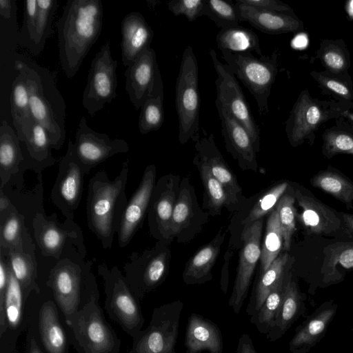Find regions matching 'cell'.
I'll return each instance as SVG.
<instances>
[{
	"instance_id": "52a82bcc",
	"label": "cell",
	"mask_w": 353,
	"mask_h": 353,
	"mask_svg": "<svg viewBox=\"0 0 353 353\" xmlns=\"http://www.w3.org/2000/svg\"><path fill=\"white\" fill-rule=\"evenodd\" d=\"M221 52L225 64L255 99L260 116H265L269 111L268 98L277 73L278 50L270 56L259 57L252 52Z\"/></svg>"
},
{
	"instance_id": "d6986e66",
	"label": "cell",
	"mask_w": 353,
	"mask_h": 353,
	"mask_svg": "<svg viewBox=\"0 0 353 353\" xmlns=\"http://www.w3.org/2000/svg\"><path fill=\"white\" fill-rule=\"evenodd\" d=\"M57 0H26L18 44L38 57L52 33V22L58 9Z\"/></svg>"
},
{
	"instance_id": "d590c367",
	"label": "cell",
	"mask_w": 353,
	"mask_h": 353,
	"mask_svg": "<svg viewBox=\"0 0 353 353\" xmlns=\"http://www.w3.org/2000/svg\"><path fill=\"white\" fill-rule=\"evenodd\" d=\"M290 259L287 252L279 254L269 268L260 274L246 308L248 316L260 309L270 291L289 272Z\"/></svg>"
},
{
	"instance_id": "b9f144b4",
	"label": "cell",
	"mask_w": 353,
	"mask_h": 353,
	"mask_svg": "<svg viewBox=\"0 0 353 353\" xmlns=\"http://www.w3.org/2000/svg\"><path fill=\"white\" fill-rule=\"evenodd\" d=\"M289 273L290 272L270 291L260 309L250 316V323L261 334H268L274 325L276 316L283 299Z\"/></svg>"
},
{
	"instance_id": "f6af8a7d",
	"label": "cell",
	"mask_w": 353,
	"mask_h": 353,
	"mask_svg": "<svg viewBox=\"0 0 353 353\" xmlns=\"http://www.w3.org/2000/svg\"><path fill=\"white\" fill-rule=\"evenodd\" d=\"M208 17L221 29L239 26L236 5L231 1L204 0L203 16Z\"/></svg>"
},
{
	"instance_id": "94428289",
	"label": "cell",
	"mask_w": 353,
	"mask_h": 353,
	"mask_svg": "<svg viewBox=\"0 0 353 353\" xmlns=\"http://www.w3.org/2000/svg\"><path fill=\"white\" fill-rule=\"evenodd\" d=\"M308 43L307 37L303 34L297 35L292 41V45L296 48H303Z\"/></svg>"
},
{
	"instance_id": "4316f807",
	"label": "cell",
	"mask_w": 353,
	"mask_h": 353,
	"mask_svg": "<svg viewBox=\"0 0 353 353\" xmlns=\"http://www.w3.org/2000/svg\"><path fill=\"white\" fill-rule=\"evenodd\" d=\"M23 144L24 162L21 173L14 179H18L21 185H23L22 176L26 170H32L38 175L57 162L52 153V148L48 134L39 123H34L30 136Z\"/></svg>"
},
{
	"instance_id": "816d5d0a",
	"label": "cell",
	"mask_w": 353,
	"mask_h": 353,
	"mask_svg": "<svg viewBox=\"0 0 353 353\" xmlns=\"http://www.w3.org/2000/svg\"><path fill=\"white\" fill-rule=\"evenodd\" d=\"M10 263L8 250L0 248V336L6 331L8 325L5 310V295L9 280Z\"/></svg>"
},
{
	"instance_id": "30bf717a",
	"label": "cell",
	"mask_w": 353,
	"mask_h": 353,
	"mask_svg": "<svg viewBox=\"0 0 353 353\" xmlns=\"http://www.w3.org/2000/svg\"><path fill=\"white\" fill-rule=\"evenodd\" d=\"M184 303L176 300L154 309L148 326L134 339V353H176Z\"/></svg>"
},
{
	"instance_id": "74e56055",
	"label": "cell",
	"mask_w": 353,
	"mask_h": 353,
	"mask_svg": "<svg viewBox=\"0 0 353 353\" xmlns=\"http://www.w3.org/2000/svg\"><path fill=\"white\" fill-rule=\"evenodd\" d=\"M193 164L197 168L204 188L203 208L210 215L218 216L225 207L232 211L236 208L232 203L225 188L212 175L208 168L196 156Z\"/></svg>"
},
{
	"instance_id": "ab89813d",
	"label": "cell",
	"mask_w": 353,
	"mask_h": 353,
	"mask_svg": "<svg viewBox=\"0 0 353 353\" xmlns=\"http://www.w3.org/2000/svg\"><path fill=\"white\" fill-rule=\"evenodd\" d=\"M7 250L10 269L21 285L24 299L33 291L39 293L35 252Z\"/></svg>"
},
{
	"instance_id": "c3c4849f",
	"label": "cell",
	"mask_w": 353,
	"mask_h": 353,
	"mask_svg": "<svg viewBox=\"0 0 353 353\" xmlns=\"http://www.w3.org/2000/svg\"><path fill=\"white\" fill-rule=\"evenodd\" d=\"M295 197L288 192V188L278 201L275 208L279 214L280 225L283 238V249L289 250L290 248L292 236L295 230L296 210L294 206Z\"/></svg>"
},
{
	"instance_id": "7c38bea8",
	"label": "cell",
	"mask_w": 353,
	"mask_h": 353,
	"mask_svg": "<svg viewBox=\"0 0 353 353\" xmlns=\"http://www.w3.org/2000/svg\"><path fill=\"white\" fill-rule=\"evenodd\" d=\"M217 77L215 80L218 104L229 112L249 133L256 152L260 150V129L255 121L243 92L229 67L221 63L214 49L209 51Z\"/></svg>"
},
{
	"instance_id": "8d00e7d4",
	"label": "cell",
	"mask_w": 353,
	"mask_h": 353,
	"mask_svg": "<svg viewBox=\"0 0 353 353\" xmlns=\"http://www.w3.org/2000/svg\"><path fill=\"white\" fill-rule=\"evenodd\" d=\"M39 327L42 343L49 353H65L67 340L55 304L44 303L39 310Z\"/></svg>"
},
{
	"instance_id": "be15d7a7",
	"label": "cell",
	"mask_w": 353,
	"mask_h": 353,
	"mask_svg": "<svg viewBox=\"0 0 353 353\" xmlns=\"http://www.w3.org/2000/svg\"><path fill=\"white\" fill-rule=\"evenodd\" d=\"M29 353H43L34 340L32 339L30 343Z\"/></svg>"
},
{
	"instance_id": "e575fe53",
	"label": "cell",
	"mask_w": 353,
	"mask_h": 353,
	"mask_svg": "<svg viewBox=\"0 0 353 353\" xmlns=\"http://www.w3.org/2000/svg\"><path fill=\"white\" fill-rule=\"evenodd\" d=\"M302 296L296 282L289 273L285 290L281 306L277 312L274 325L266 334V338L274 342L280 339L290 327L301 314Z\"/></svg>"
},
{
	"instance_id": "60d3db41",
	"label": "cell",
	"mask_w": 353,
	"mask_h": 353,
	"mask_svg": "<svg viewBox=\"0 0 353 353\" xmlns=\"http://www.w3.org/2000/svg\"><path fill=\"white\" fill-rule=\"evenodd\" d=\"M216 41L221 51L254 52L259 56L262 55L257 34L253 30L240 25L221 29L216 34Z\"/></svg>"
},
{
	"instance_id": "2e32d148",
	"label": "cell",
	"mask_w": 353,
	"mask_h": 353,
	"mask_svg": "<svg viewBox=\"0 0 353 353\" xmlns=\"http://www.w3.org/2000/svg\"><path fill=\"white\" fill-rule=\"evenodd\" d=\"M72 146L86 175L112 156L129 151V145L125 140L111 139L105 133L94 131L88 125L85 117H82L79 122L75 141Z\"/></svg>"
},
{
	"instance_id": "44dd1931",
	"label": "cell",
	"mask_w": 353,
	"mask_h": 353,
	"mask_svg": "<svg viewBox=\"0 0 353 353\" xmlns=\"http://www.w3.org/2000/svg\"><path fill=\"white\" fill-rule=\"evenodd\" d=\"M221 120L225 148L243 170L257 172L256 152L245 128L225 108L215 104Z\"/></svg>"
},
{
	"instance_id": "e7e4bbea",
	"label": "cell",
	"mask_w": 353,
	"mask_h": 353,
	"mask_svg": "<svg viewBox=\"0 0 353 353\" xmlns=\"http://www.w3.org/2000/svg\"><path fill=\"white\" fill-rule=\"evenodd\" d=\"M348 12L351 17H353V1H351L349 3Z\"/></svg>"
},
{
	"instance_id": "8992f818",
	"label": "cell",
	"mask_w": 353,
	"mask_h": 353,
	"mask_svg": "<svg viewBox=\"0 0 353 353\" xmlns=\"http://www.w3.org/2000/svg\"><path fill=\"white\" fill-rule=\"evenodd\" d=\"M175 103L179 120V141L184 145L200 139L199 68L192 46H188L182 55L175 87Z\"/></svg>"
},
{
	"instance_id": "7dc6e473",
	"label": "cell",
	"mask_w": 353,
	"mask_h": 353,
	"mask_svg": "<svg viewBox=\"0 0 353 353\" xmlns=\"http://www.w3.org/2000/svg\"><path fill=\"white\" fill-rule=\"evenodd\" d=\"M23 299H25L21 285L10 269L5 295V310L8 325L10 328H16L21 321Z\"/></svg>"
},
{
	"instance_id": "7a4b0ae2",
	"label": "cell",
	"mask_w": 353,
	"mask_h": 353,
	"mask_svg": "<svg viewBox=\"0 0 353 353\" xmlns=\"http://www.w3.org/2000/svg\"><path fill=\"white\" fill-rule=\"evenodd\" d=\"M14 65L26 85L34 120L46 130L52 149L60 150L66 137V104L55 78L47 68L28 58L19 57Z\"/></svg>"
},
{
	"instance_id": "bcb514c9",
	"label": "cell",
	"mask_w": 353,
	"mask_h": 353,
	"mask_svg": "<svg viewBox=\"0 0 353 353\" xmlns=\"http://www.w3.org/2000/svg\"><path fill=\"white\" fill-rule=\"evenodd\" d=\"M289 187L288 182H282L271 187L256 201L248 216L241 221L244 226H248L254 221L263 219L275 208L281 197Z\"/></svg>"
},
{
	"instance_id": "6da1fadb",
	"label": "cell",
	"mask_w": 353,
	"mask_h": 353,
	"mask_svg": "<svg viewBox=\"0 0 353 353\" xmlns=\"http://www.w3.org/2000/svg\"><path fill=\"white\" fill-rule=\"evenodd\" d=\"M103 17L101 0H68L65 3L55 26L60 64L68 79L75 76L98 39Z\"/></svg>"
},
{
	"instance_id": "e0dca14e",
	"label": "cell",
	"mask_w": 353,
	"mask_h": 353,
	"mask_svg": "<svg viewBox=\"0 0 353 353\" xmlns=\"http://www.w3.org/2000/svg\"><path fill=\"white\" fill-rule=\"evenodd\" d=\"M263 219L248 226H244L241 233L242 246L236 275L228 305L238 314L247 298L256 263L260 260Z\"/></svg>"
},
{
	"instance_id": "f5cc1de1",
	"label": "cell",
	"mask_w": 353,
	"mask_h": 353,
	"mask_svg": "<svg viewBox=\"0 0 353 353\" xmlns=\"http://www.w3.org/2000/svg\"><path fill=\"white\" fill-rule=\"evenodd\" d=\"M203 4L204 0H172L168 8L174 16L183 14L192 22L203 16Z\"/></svg>"
},
{
	"instance_id": "5b68a950",
	"label": "cell",
	"mask_w": 353,
	"mask_h": 353,
	"mask_svg": "<svg viewBox=\"0 0 353 353\" xmlns=\"http://www.w3.org/2000/svg\"><path fill=\"white\" fill-rule=\"evenodd\" d=\"M73 245L67 248L61 258L50 270L46 285L65 319L77 312L87 296L86 276L91 271L92 262L85 261Z\"/></svg>"
},
{
	"instance_id": "277c9868",
	"label": "cell",
	"mask_w": 353,
	"mask_h": 353,
	"mask_svg": "<svg viewBox=\"0 0 353 353\" xmlns=\"http://www.w3.org/2000/svg\"><path fill=\"white\" fill-rule=\"evenodd\" d=\"M99 299L96 277L90 271L84 303L65 319L79 353H117L119 350L121 341L104 319Z\"/></svg>"
},
{
	"instance_id": "5bb4252c",
	"label": "cell",
	"mask_w": 353,
	"mask_h": 353,
	"mask_svg": "<svg viewBox=\"0 0 353 353\" xmlns=\"http://www.w3.org/2000/svg\"><path fill=\"white\" fill-rule=\"evenodd\" d=\"M69 140L66 153L59 161L58 173L50 198L65 219H74L83 191V167L77 159Z\"/></svg>"
},
{
	"instance_id": "836d02e7",
	"label": "cell",
	"mask_w": 353,
	"mask_h": 353,
	"mask_svg": "<svg viewBox=\"0 0 353 353\" xmlns=\"http://www.w3.org/2000/svg\"><path fill=\"white\" fill-rule=\"evenodd\" d=\"M10 108L16 133L20 142L23 143L30 136L35 121L30 109L28 89L19 73L12 84Z\"/></svg>"
},
{
	"instance_id": "ffe728a7",
	"label": "cell",
	"mask_w": 353,
	"mask_h": 353,
	"mask_svg": "<svg viewBox=\"0 0 353 353\" xmlns=\"http://www.w3.org/2000/svg\"><path fill=\"white\" fill-rule=\"evenodd\" d=\"M156 166L154 164L147 165L138 187L128 201L117 233L121 248L126 247L143 225L156 183Z\"/></svg>"
},
{
	"instance_id": "d6a6232c",
	"label": "cell",
	"mask_w": 353,
	"mask_h": 353,
	"mask_svg": "<svg viewBox=\"0 0 353 353\" xmlns=\"http://www.w3.org/2000/svg\"><path fill=\"white\" fill-rule=\"evenodd\" d=\"M322 114L319 108L306 96L297 100L286 123V132L292 145L298 144L319 123Z\"/></svg>"
},
{
	"instance_id": "91938a15",
	"label": "cell",
	"mask_w": 353,
	"mask_h": 353,
	"mask_svg": "<svg viewBox=\"0 0 353 353\" xmlns=\"http://www.w3.org/2000/svg\"><path fill=\"white\" fill-rule=\"evenodd\" d=\"M13 205L10 199L4 190L0 188V217L7 214Z\"/></svg>"
},
{
	"instance_id": "7bdbcfd3",
	"label": "cell",
	"mask_w": 353,
	"mask_h": 353,
	"mask_svg": "<svg viewBox=\"0 0 353 353\" xmlns=\"http://www.w3.org/2000/svg\"><path fill=\"white\" fill-rule=\"evenodd\" d=\"M283 246V238L279 214L274 208L268 216L265 236L261 242L260 274L265 272L279 255Z\"/></svg>"
},
{
	"instance_id": "4fadbf2b",
	"label": "cell",
	"mask_w": 353,
	"mask_h": 353,
	"mask_svg": "<svg viewBox=\"0 0 353 353\" xmlns=\"http://www.w3.org/2000/svg\"><path fill=\"white\" fill-rule=\"evenodd\" d=\"M118 61L112 57L110 44L102 45L92 59L83 92L82 105L94 117L117 97Z\"/></svg>"
},
{
	"instance_id": "6125c7cd",
	"label": "cell",
	"mask_w": 353,
	"mask_h": 353,
	"mask_svg": "<svg viewBox=\"0 0 353 353\" xmlns=\"http://www.w3.org/2000/svg\"><path fill=\"white\" fill-rule=\"evenodd\" d=\"M342 216L345 228L353 233V215L342 213Z\"/></svg>"
},
{
	"instance_id": "7402d4cb",
	"label": "cell",
	"mask_w": 353,
	"mask_h": 353,
	"mask_svg": "<svg viewBox=\"0 0 353 353\" xmlns=\"http://www.w3.org/2000/svg\"><path fill=\"white\" fill-rule=\"evenodd\" d=\"M202 131L203 136L194 144L196 151L194 156L208 168L212 175L221 183L232 203L236 207L243 197L242 189L216 146L214 134H207L204 129Z\"/></svg>"
},
{
	"instance_id": "4dcf8cb0",
	"label": "cell",
	"mask_w": 353,
	"mask_h": 353,
	"mask_svg": "<svg viewBox=\"0 0 353 353\" xmlns=\"http://www.w3.org/2000/svg\"><path fill=\"white\" fill-rule=\"evenodd\" d=\"M0 248L35 252V243L26 226V217L14 205L7 214L0 217Z\"/></svg>"
},
{
	"instance_id": "ac0fdd59",
	"label": "cell",
	"mask_w": 353,
	"mask_h": 353,
	"mask_svg": "<svg viewBox=\"0 0 353 353\" xmlns=\"http://www.w3.org/2000/svg\"><path fill=\"white\" fill-rule=\"evenodd\" d=\"M209 215L199 205L196 190L189 176L182 177L171 220L172 241L174 239L179 243L192 241L201 232L208 221Z\"/></svg>"
},
{
	"instance_id": "11a10c76",
	"label": "cell",
	"mask_w": 353,
	"mask_h": 353,
	"mask_svg": "<svg viewBox=\"0 0 353 353\" xmlns=\"http://www.w3.org/2000/svg\"><path fill=\"white\" fill-rule=\"evenodd\" d=\"M331 268L340 264L345 269L353 268V244L342 243L336 247L331 256Z\"/></svg>"
},
{
	"instance_id": "cb8c5ba5",
	"label": "cell",
	"mask_w": 353,
	"mask_h": 353,
	"mask_svg": "<svg viewBox=\"0 0 353 353\" xmlns=\"http://www.w3.org/2000/svg\"><path fill=\"white\" fill-rule=\"evenodd\" d=\"M121 61L128 67L145 50L150 47L154 31L144 17L130 12L121 21Z\"/></svg>"
},
{
	"instance_id": "8fae6325",
	"label": "cell",
	"mask_w": 353,
	"mask_h": 353,
	"mask_svg": "<svg viewBox=\"0 0 353 353\" xmlns=\"http://www.w3.org/2000/svg\"><path fill=\"white\" fill-rule=\"evenodd\" d=\"M32 227L34 241L43 256L58 260L67 248L73 245L86 256L83 234L74 219L59 222L56 213L47 216L39 212L34 216Z\"/></svg>"
},
{
	"instance_id": "9c48e42d",
	"label": "cell",
	"mask_w": 353,
	"mask_h": 353,
	"mask_svg": "<svg viewBox=\"0 0 353 353\" xmlns=\"http://www.w3.org/2000/svg\"><path fill=\"white\" fill-rule=\"evenodd\" d=\"M171 251L168 245L157 241L141 252H134L123 267L124 276L134 295L141 300L161 285L169 273Z\"/></svg>"
},
{
	"instance_id": "ba28073f",
	"label": "cell",
	"mask_w": 353,
	"mask_h": 353,
	"mask_svg": "<svg viewBox=\"0 0 353 353\" xmlns=\"http://www.w3.org/2000/svg\"><path fill=\"white\" fill-rule=\"evenodd\" d=\"M97 270L103 281L106 312L112 320L135 339L142 331L144 324L139 300L117 266L109 268L103 262L98 265Z\"/></svg>"
},
{
	"instance_id": "f907efd6",
	"label": "cell",
	"mask_w": 353,
	"mask_h": 353,
	"mask_svg": "<svg viewBox=\"0 0 353 353\" xmlns=\"http://www.w3.org/2000/svg\"><path fill=\"white\" fill-rule=\"evenodd\" d=\"M326 154L344 153L353 154V136L344 132L331 131L324 135Z\"/></svg>"
},
{
	"instance_id": "ee69618b",
	"label": "cell",
	"mask_w": 353,
	"mask_h": 353,
	"mask_svg": "<svg viewBox=\"0 0 353 353\" xmlns=\"http://www.w3.org/2000/svg\"><path fill=\"white\" fill-rule=\"evenodd\" d=\"M314 187L331 194L347 206L352 207L353 201V182L338 172L320 171L311 180Z\"/></svg>"
},
{
	"instance_id": "680465c9",
	"label": "cell",
	"mask_w": 353,
	"mask_h": 353,
	"mask_svg": "<svg viewBox=\"0 0 353 353\" xmlns=\"http://www.w3.org/2000/svg\"><path fill=\"white\" fill-rule=\"evenodd\" d=\"M324 84L331 90L334 92L343 96L349 97L350 94L348 88L343 83L334 80V79H325Z\"/></svg>"
},
{
	"instance_id": "1f68e13d",
	"label": "cell",
	"mask_w": 353,
	"mask_h": 353,
	"mask_svg": "<svg viewBox=\"0 0 353 353\" xmlns=\"http://www.w3.org/2000/svg\"><path fill=\"white\" fill-rule=\"evenodd\" d=\"M235 5L241 22H248L264 33L281 34L295 31L299 28V22L290 15L259 10L237 2Z\"/></svg>"
},
{
	"instance_id": "9f6ffc18",
	"label": "cell",
	"mask_w": 353,
	"mask_h": 353,
	"mask_svg": "<svg viewBox=\"0 0 353 353\" xmlns=\"http://www.w3.org/2000/svg\"><path fill=\"white\" fill-rule=\"evenodd\" d=\"M323 60L325 64L334 70H341L345 66L343 55L336 49H330L325 52Z\"/></svg>"
},
{
	"instance_id": "3957f363",
	"label": "cell",
	"mask_w": 353,
	"mask_h": 353,
	"mask_svg": "<svg viewBox=\"0 0 353 353\" xmlns=\"http://www.w3.org/2000/svg\"><path fill=\"white\" fill-rule=\"evenodd\" d=\"M129 160H125L119 174L111 180L104 170L98 171L88 183L86 199L87 224L104 249L112 248L128 204L125 188Z\"/></svg>"
},
{
	"instance_id": "d4e9b609",
	"label": "cell",
	"mask_w": 353,
	"mask_h": 353,
	"mask_svg": "<svg viewBox=\"0 0 353 353\" xmlns=\"http://www.w3.org/2000/svg\"><path fill=\"white\" fill-rule=\"evenodd\" d=\"M293 192L302 209L300 219L309 233L333 235L341 229V220L329 207L312 195L305 194L298 187Z\"/></svg>"
},
{
	"instance_id": "f546056e",
	"label": "cell",
	"mask_w": 353,
	"mask_h": 353,
	"mask_svg": "<svg viewBox=\"0 0 353 353\" xmlns=\"http://www.w3.org/2000/svg\"><path fill=\"white\" fill-rule=\"evenodd\" d=\"M336 311V305L325 304L318 308L307 321L296 329L289 343L292 353H306L322 337Z\"/></svg>"
},
{
	"instance_id": "83f0119b",
	"label": "cell",
	"mask_w": 353,
	"mask_h": 353,
	"mask_svg": "<svg viewBox=\"0 0 353 353\" xmlns=\"http://www.w3.org/2000/svg\"><path fill=\"white\" fill-rule=\"evenodd\" d=\"M225 234V231L220 230L213 239L189 259L182 274L185 284H203L212 280V270L220 253Z\"/></svg>"
},
{
	"instance_id": "db71d44e",
	"label": "cell",
	"mask_w": 353,
	"mask_h": 353,
	"mask_svg": "<svg viewBox=\"0 0 353 353\" xmlns=\"http://www.w3.org/2000/svg\"><path fill=\"white\" fill-rule=\"evenodd\" d=\"M236 2L266 12L284 14L292 12L288 5L277 0H236Z\"/></svg>"
},
{
	"instance_id": "6f0895ef",
	"label": "cell",
	"mask_w": 353,
	"mask_h": 353,
	"mask_svg": "<svg viewBox=\"0 0 353 353\" xmlns=\"http://www.w3.org/2000/svg\"><path fill=\"white\" fill-rule=\"evenodd\" d=\"M236 353H257L251 337L246 333L239 339Z\"/></svg>"
},
{
	"instance_id": "9a60e30c",
	"label": "cell",
	"mask_w": 353,
	"mask_h": 353,
	"mask_svg": "<svg viewBox=\"0 0 353 353\" xmlns=\"http://www.w3.org/2000/svg\"><path fill=\"white\" fill-rule=\"evenodd\" d=\"M181 178L167 174L161 176L153 188L147 216L150 235L157 241L170 245L171 220L176 202Z\"/></svg>"
},
{
	"instance_id": "484cf974",
	"label": "cell",
	"mask_w": 353,
	"mask_h": 353,
	"mask_svg": "<svg viewBox=\"0 0 353 353\" xmlns=\"http://www.w3.org/2000/svg\"><path fill=\"white\" fill-rule=\"evenodd\" d=\"M185 346V353H222L223 341L221 330L210 319L192 313L188 319Z\"/></svg>"
},
{
	"instance_id": "603a6c76",
	"label": "cell",
	"mask_w": 353,
	"mask_h": 353,
	"mask_svg": "<svg viewBox=\"0 0 353 353\" xmlns=\"http://www.w3.org/2000/svg\"><path fill=\"white\" fill-rule=\"evenodd\" d=\"M159 71L154 50H145L125 71V91L138 110L150 95Z\"/></svg>"
},
{
	"instance_id": "f1b7e54d",
	"label": "cell",
	"mask_w": 353,
	"mask_h": 353,
	"mask_svg": "<svg viewBox=\"0 0 353 353\" xmlns=\"http://www.w3.org/2000/svg\"><path fill=\"white\" fill-rule=\"evenodd\" d=\"M24 157L16 131L6 120L0 125V188H4L21 171Z\"/></svg>"
},
{
	"instance_id": "681fc988",
	"label": "cell",
	"mask_w": 353,
	"mask_h": 353,
	"mask_svg": "<svg viewBox=\"0 0 353 353\" xmlns=\"http://www.w3.org/2000/svg\"><path fill=\"white\" fill-rule=\"evenodd\" d=\"M17 6L15 0H0V21L1 36L4 34L6 39L12 38L18 43L19 34L17 25Z\"/></svg>"
},
{
	"instance_id": "03108f58",
	"label": "cell",
	"mask_w": 353,
	"mask_h": 353,
	"mask_svg": "<svg viewBox=\"0 0 353 353\" xmlns=\"http://www.w3.org/2000/svg\"><path fill=\"white\" fill-rule=\"evenodd\" d=\"M345 114H347V117H348L350 118V119L353 121V114H350V113H347V112H346Z\"/></svg>"
},
{
	"instance_id": "f35d334b",
	"label": "cell",
	"mask_w": 353,
	"mask_h": 353,
	"mask_svg": "<svg viewBox=\"0 0 353 353\" xmlns=\"http://www.w3.org/2000/svg\"><path fill=\"white\" fill-rule=\"evenodd\" d=\"M163 83L160 70L150 95L141 108L138 128L141 134L157 131L164 121Z\"/></svg>"
}]
</instances>
